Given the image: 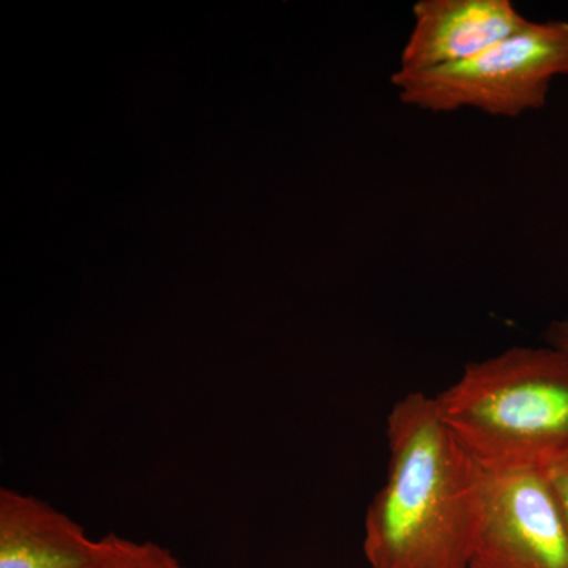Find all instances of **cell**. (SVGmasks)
Listing matches in <instances>:
<instances>
[{
  "mask_svg": "<svg viewBox=\"0 0 568 568\" xmlns=\"http://www.w3.org/2000/svg\"><path fill=\"white\" fill-rule=\"evenodd\" d=\"M91 568H186L170 549L153 541L108 534L97 538V552Z\"/></svg>",
  "mask_w": 568,
  "mask_h": 568,
  "instance_id": "7",
  "label": "cell"
},
{
  "mask_svg": "<svg viewBox=\"0 0 568 568\" xmlns=\"http://www.w3.org/2000/svg\"><path fill=\"white\" fill-rule=\"evenodd\" d=\"M568 74V21H530L469 61L420 73L396 70L399 102L432 112L478 110L519 118L541 110L549 85Z\"/></svg>",
  "mask_w": 568,
  "mask_h": 568,
  "instance_id": "3",
  "label": "cell"
},
{
  "mask_svg": "<svg viewBox=\"0 0 568 568\" xmlns=\"http://www.w3.org/2000/svg\"><path fill=\"white\" fill-rule=\"evenodd\" d=\"M547 338L549 345L568 351V321L549 325Z\"/></svg>",
  "mask_w": 568,
  "mask_h": 568,
  "instance_id": "9",
  "label": "cell"
},
{
  "mask_svg": "<svg viewBox=\"0 0 568 568\" xmlns=\"http://www.w3.org/2000/svg\"><path fill=\"white\" fill-rule=\"evenodd\" d=\"M469 568H568V534L540 470L487 473Z\"/></svg>",
  "mask_w": 568,
  "mask_h": 568,
  "instance_id": "4",
  "label": "cell"
},
{
  "mask_svg": "<svg viewBox=\"0 0 568 568\" xmlns=\"http://www.w3.org/2000/svg\"><path fill=\"white\" fill-rule=\"evenodd\" d=\"M435 399L487 473L541 470L568 455L566 349L515 346L470 362Z\"/></svg>",
  "mask_w": 568,
  "mask_h": 568,
  "instance_id": "2",
  "label": "cell"
},
{
  "mask_svg": "<svg viewBox=\"0 0 568 568\" xmlns=\"http://www.w3.org/2000/svg\"><path fill=\"white\" fill-rule=\"evenodd\" d=\"M568 534V455L540 470Z\"/></svg>",
  "mask_w": 568,
  "mask_h": 568,
  "instance_id": "8",
  "label": "cell"
},
{
  "mask_svg": "<svg viewBox=\"0 0 568 568\" xmlns=\"http://www.w3.org/2000/svg\"><path fill=\"white\" fill-rule=\"evenodd\" d=\"M399 69H444L476 58L529 24L510 0H418Z\"/></svg>",
  "mask_w": 568,
  "mask_h": 568,
  "instance_id": "5",
  "label": "cell"
},
{
  "mask_svg": "<svg viewBox=\"0 0 568 568\" xmlns=\"http://www.w3.org/2000/svg\"><path fill=\"white\" fill-rule=\"evenodd\" d=\"M386 433V481L365 515L368 568H469L487 470L443 420L435 396H403Z\"/></svg>",
  "mask_w": 568,
  "mask_h": 568,
  "instance_id": "1",
  "label": "cell"
},
{
  "mask_svg": "<svg viewBox=\"0 0 568 568\" xmlns=\"http://www.w3.org/2000/svg\"><path fill=\"white\" fill-rule=\"evenodd\" d=\"M97 538L39 497L0 489V568H91Z\"/></svg>",
  "mask_w": 568,
  "mask_h": 568,
  "instance_id": "6",
  "label": "cell"
}]
</instances>
